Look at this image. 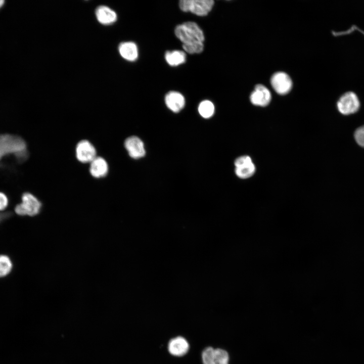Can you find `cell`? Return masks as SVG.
Returning <instances> with one entry per match:
<instances>
[{"label":"cell","mask_w":364,"mask_h":364,"mask_svg":"<svg viewBox=\"0 0 364 364\" xmlns=\"http://www.w3.org/2000/svg\"><path fill=\"white\" fill-rule=\"evenodd\" d=\"M202 358L203 364H229V355L222 349L208 347L203 351Z\"/></svg>","instance_id":"obj_6"},{"label":"cell","mask_w":364,"mask_h":364,"mask_svg":"<svg viewBox=\"0 0 364 364\" xmlns=\"http://www.w3.org/2000/svg\"><path fill=\"white\" fill-rule=\"evenodd\" d=\"M271 98V94L268 88L263 85L257 84L252 92L250 99L254 105L264 107L269 104Z\"/></svg>","instance_id":"obj_11"},{"label":"cell","mask_w":364,"mask_h":364,"mask_svg":"<svg viewBox=\"0 0 364 364\" xmlns=\"http://www.w3.org/2000/svg\"><path fill=\"white\" fill-rule=\"evenodd\" d=\"M12 213L10 211L0 212V222L10 217Z\"/></svg>","instance_id":"obj_22"},{"label":"cell","mask_w":364,"mask_h":364,"mask_svg":"<svg viewBox=\"0 0 364 364\" xmlns=\"http://www.w3.org/2000/svg\"><path fill=\"white\" fill-rule=\"evenodd\" d=\"M9 198L8 196L4 192H0V211H3L9 205Z\"/></svg>","instance_id":"obj_21"},{"label":"cell","mask_w":364,"mask_h":364,"mask_svg":"<svg viewBox=\"0 0 364 364\" xmlns=\"http://www.w3.org/2000/svg\"><path fill=\"white\" fill-rule=\"evenodd\" d=\"M165 58L169 65L176 66L186 62V55L185 52L181 51H167Z\"/></svg>","instance_id":"obj_17"},{"label":"cell","mask_w":364,"mask_h":364,"mask_svg":"<svg viewBox=\"0 0 364 364\" xmlns=\"http://www.w3.org/2000/svg\"><path fill=\"white\" fill-rule=\"evenodd\" d=\"M189 349L188 341L181 336H177L171 339L168 345L169 353L174 356H181L185 355Z\"/></svg>","instance_id":"obj_12"},{"label":"cell","mask_w":364,"mask_h":364,"mask_svg":"<svg viewBox=\"0 0 364 364\" xmlns=\"http://www.w3.org/2000/svg\"><path fill=\"white\" fill-rule=\"evenodd\" d=\"M212 0H181L179 7L184 12H190L197 16L207 15L214 5Z\"/></svg>","instance_id":"obj_4"},{"label":"cell","mask_w":364,"mask_h":364,"mask_svg":"<svg viewBox=\"0 0 364 364\" xmlns=\"http://www.w3.org/2000/svg\"><path fill=\"white\" fill-rule=\"evenodd\" d=\"M121 56L124 59L134 61L138 57V49L136 44L132 41H126L121 43L118 47Z\"/></svg>","instance_id":"obj_16"},{"label":"cell","mask_w":364,"mask_h":364,"mask_svg":"<svg viewBox=\"0 0 364 364\" xmlns=\"http://www.w3.org/2000/svg\"><path fill=\"white\" fill-rule=\"evenodd\" d=\"M124 147L129 155L133 159L142 158L145 155L144 143L137 136H131L127 138L124 142Z\"/></svg>","instance_id":"obj_10"},{"label":"cell","mask_w":364,"mask_h":364,"mask_svg":"<svg viewBox=\"0 0 364 364\" xmlns=\"http://www.w3.org/2000/svg\"><path fill=\"white\" fill-rule=\"evenodd\" d=\"M165 102L169 109L173 112L177 113L184 108L185 100L184 97L180 93L171 91L168 93L165 96Z\"/></svg>","instance_id":"obj_13"},{"label":"cell","mask_w":364,"mask_h":364,"mask_svg":"<svg viewBox=\"0 0 364 364\" xmlns=\"http://www.w3.org/2000/svg\"><path fill=\"white\" fill-rule=\"evenodd\" d=\"M337 108L343 115H349L356 113L360 108V101L354 92L344 93L337 102Z\"/></svg>","instance_id":"obj_5"},{"label":"cell","mask_w":364,"mask_h":364,"mask_svg":"<svg viewBox=\"0 0 364 364\" xmlns=\"http://www.w3.org/2000/svg\"><path fill=\"white\" fill-rule=\"evenodd\" d=\"M354 139L356 144L364 148V125L357 128L354 132Z\"/></svg>","instance_id":"obj_20"},{"label":"cell","mask_w":364,"mask_h":364,"mask_svg":"<svg viewBox=\"0 0 364 364\" xmlns=\"http://www.w3.org/2000/svg\"><path fill=\"white\" fill-rule=\"evenodd\" d=\"M270 82L274 90L282 95L288 94L292 87V81L290 77L283 72H278L274 74Z\"/></svg>","instance_id":"obj_9"},{"label":"cell","mask_w":364,"mask_h":364,"mask_svg":"<svg viewBox=\"0 0 364 364\" xmlns=\"http://www.w3.org/2000/svg\"><path fill=\"white\" fill-rule=\"evenodd\" d=\"M12 268L13 263L10 257L6 255L0 254V278L8 275Z\"/></svg>","instance_id":"obj_18"},{"label":"cell","mask_w":364,"mask_h":364,"mask_svg":"<svg viewBox=\"0 0 364 364\" xmlns=\"http://www.w3.org/2000/svg\"><path fill=\"white\" fill-rule=\"evenodd\" d=\"M108 165L105 159L101 157H96L90 163L89 172L95 178L105 177L108 173Z\"/></svg>","instance_id":"obj_14"},{"label":"cell","mask_w":364,"mask_h":364,"mask_svg":"<svg viewBox=\"0 0 364 364\" xmlns=\"http://www.w3.org/2000/svg\"><path fill=\"white\" fill-rule=\"evenodd\" d=\"M4 3H5L4 1L0 0V8L3 5Z\"/></svg>","instance_id":"obj_23"},{"label":"cell","mask_w":364,"mask_h":364,"mask_svg":"<svg viewBox=\"0 0 364 364\" xmlns=\"http://www.w3.org/2000/svg\"><path fill=\"white\" fill-rule=\"evenodd\" d=\"M76 157L82 163H90L96 156V150L88 141L84 140L78 143L75 149Z\"/></svg>","instance_id":"obj_8"},{"label":"cell","mask_w":364,"mask_h":364,"mask_svg":"<svg viewBox=\"0 0 364 364\" xmlns=\"http://www.w3.org/2000/svg\"><path fill=\"white\" fill-rule=\"evenodd\" d=\"M198 111L202 117L205 118H210L214 114V106L210 101H203L199 105Z\"/></svg>","instance_id":"obj_19"},{"label":"cell","mask_w":364,"mask_h":364,"mask_svg":"<svg viewBox=\"0 0 364 364\" xmlns=\"http://www.w3.org/2000/svg\"><path fill=\"white\" fill-rule=\"evenodd\" d=\"M13 157L18 164L26 161L29 152L26 141L19 135L11 133L0 134V167L3 160Z\"/></svg>","instance_id":"obj_1"},{"label":"cell","mask_w":364,"mask_h":364,"mask_svg":"<svg viewBox=\"0 0 364 364\" xmlns=\"http://www.w3.org/2000/svg\"><path fill=\"white\" fill-rule=\"evenodd\" d=\"M235 173L242 179L251 177L255 172L256 167L252 158L248 155H243L237 158L234 162Z\"/></svg>","instance_id":"obj_7"},{"label":"cell","mask_w":364,"mask_h":364,"mask_svg":"<svg viewBox=\"0 0 364 364\" xmlns=\"http://www.w3.org/2000/svg\"><path fill=\"white\" fill-rule=\"evenodd\" d=\"M21 202L17 204L14 211L19 216L33 217L38 214L42 207L40 201L33 194L28 192H24L21 196Z\"/></svg>","instance_id":"obj_3"},{"label":"cell","mask_w":364,"mask_h":364,"mask_svg":"<svg viewBox=\"0 0 364 364\" xmlns=\"http://www.w3.org/2000/svg\"><path fill=\"white\" fill-rule=\"evenodd\" d=\"M98 21L104 25H110L114 23L117 18L115 11L105 6L98 7L95 12Z\"/></svg>","instance_id":"obj_15"},{"label":"cell","mask_w":364,"mask_h":364,"mask_svg":"<svg viewBox=\"0 0 364 364\" xmlns=\"http://www.w3.org/2000/svg\"><path fill=\"white\" fill-rule=\"evenodd\" d=\"M176 36L183 43V46H192L203 44L204 35L197 23L187 22L177 25L175 29Z\"/></svg>","instance_id":"obj_2"}]
</instances>
